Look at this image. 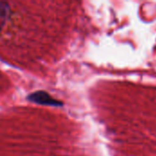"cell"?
I'll use <instances>...</instances> for the list:
<instances>
[{
	"mask_svg": "<svg viewBox=\"0 0 156 156\" xmlns=\"http://www.w3.org/2000/svg\"><path fill=\"white\" fill-rule=\"evenodd\" d=\"M27 101L30 102L43 105V106H52V107H61L63 105V102L56 100L51 95H49L48 92L44 90H37L35 91L27 96Z\"/></svg>",
	"mask_w": 156,
	"mask_h": 156,
	"instance_id": "obj_1",
	"label": "cell"
}]
</instances>
